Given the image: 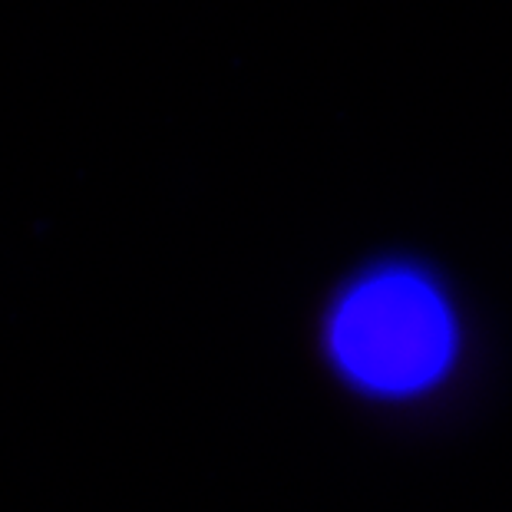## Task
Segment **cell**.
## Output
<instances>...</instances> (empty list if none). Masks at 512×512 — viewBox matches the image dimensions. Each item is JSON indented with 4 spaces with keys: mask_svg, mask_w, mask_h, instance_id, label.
<instances>
[{
    "mask_svg": "<svg viewBox=\"0 0 512 512\" xmlns=\"http://www.w3.org/2000/svg\"><path fill=\"white\" fill-rule=\"evenodd\" d=\"M331 344L354 380L407 394L440 377L453 351V324L427 281L394 271L364 281L341 304Z\"/></svg>",
    "mask_w": 512,
    "mask_h": 512,
    "instance_id": "6da1fadb",
    "label": "cell"
}]
</instances>
